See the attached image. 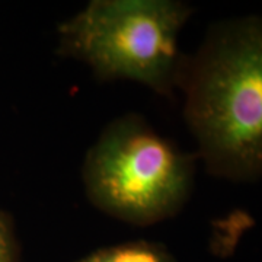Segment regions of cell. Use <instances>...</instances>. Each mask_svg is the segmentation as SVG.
<instances>
[{
	"mask_svg": "<svg viewBox=\"0 0 262 262\" xmlns=\"http://www.w3.org/2000/svg\"><path fill=\"white\" fill-rule=\"evenodd\" d=\"M177 88L207 170L233 182L262 178V16L214 24L184 56Z\"/></svg>",
	"mask_w": 262,
	"mask_h": 262,
	"instance_id": "1",
	"label": "cell"
},
{
	"mask_svg": "<svg viewBox=\"0 0 262 262\" xmlns=\"http://www.w3.org/2000/svg\"><path fill=\"white\" fill-rule=\"evenodd\" d=\"M192 15L177 0H92L58 25L60 56L102 80H133L170 96L184 54L178 38Z\"/></svg>",
	"mask_w": 262,
	"mask_h": 262,
	"instance_id": "2",
	"label": "cell"
},
{
	"mask_svg": "<svg viewBox=\"0 0 262 262\" xmlns=\"http://www.w3.org/2000/svg\"><path fill=\"white\" fill-rule=\"evenodd\" d=\"M194 175L195 159L137 114L110 122L88 150L82 169L89 201L134 226L178 214L192 192Z\"/></svg>",
	"mask_w": 262,
	"mask_h": 262,
	"instance_id": "3",
	"label": "cell"
},
{
	"mask_svg": "<svg viewBox=\"0 0 262 262\" xmlns=\"http://www.w3.org/2000/svg\"><path fill=\"white\" fill-rule=\"evenodd\" d=\"M96 262H172L168 252L150 242H128L94 253Z\"/></svg>",
	"mask_w": 262,
	"mask_h": 262,
	"instance_id": "4",
	"label": "cell"
},
{
	"mask_svg": "<svg viewBox=\"0 0 262 262\" xmlns=\"http://www.w3.org/2000/svg\"><path fill=\"white\" fill-rule=\"evenodd\" d=\"M0 262H18V242L9 217L0 211Z\"/></svg>",
	"mask_w": 262,
	"mask_h": 262,
	"instance_id": "5",
	"label": "cell"
},
{
	"mask_svg": "<svg viewBox=\"0 0 262 262\" xmlns=\"http://www.w3.org/2000/svg\"><path fill=\"white\" fill-rule=\"evenodd\" d=\"M79 262H96V259H95L94 253H92V255H89L88 258H84V259H82V261H79Z\"/></svg>",
	"mask_w": 262,
	"mask_h": 262,
	"instance_id": "6",
	"label": "cell"
}]
</instances>
